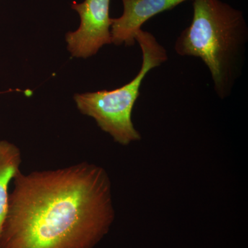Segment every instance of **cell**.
Segmentation results:
<instances>
[{
  "mask_svg": "<svg viewBox=\"0 0 248 248\" xmlns=\"http://www.w3.org/2000/svg\"><path fill=\"white\" fill-rule=\"evenodd\" d=\"M0 248H93L115 217L101 166L81 162L15 176Z\"/></svg>",
  "mask_w": 248,
  "mask_h": 248,
  "instance_id": "cell-1",
  "label": "cell"
},
{
  "mask_svg": "<svg viewBox=\"0 0 248 248\" xmlns=\"http://www.w3.org/2000/svg\"><path fill=\"white\" fill-rule=\"evenodd\" d=\"M190 26L174 45L180 56L200 58L218 97L231 96L246 61L248 27L244 13L221 0H192Z\"/></svg>",
  "mask_w": 248,
  "mask_h": 248,
  "instance_id": "cell-2",
  "label": "cell"
},
{
  "mask_svg": "<svg viewBox=\"0 0 248 248\" xmlns=\"http://www.w3.org/2000/svg\"><path fill=\"white\" fill-rule=\"evenodd\" d=\"M135 41L141 49L143 62L138 74L132 81L112 91L76 94L74 97L80 112L94 119L103 131L122 146L141 140L132 121L134 106L148 73L169 60L166 48L151 32L140 29Z\"/></svg>",
  "mask_w": 248,
  "mask_h": 248,
  "instance_id": "cell-3",
  "label": "cell"
},
{
  "mask_svg": "<svg viewBox=\"0 0 248 248\" xmlns=\"http://www.w3.org/2000/svg\"><path fill=\"white\" fill-rule=\"evenodd\" d=\"M110 0H84L73 2L72 8L79 14L78 30L66 34L68 49L73 57L87 58L97 54L104 45H110L112 18L109 16Z\"/></svg>",
  "mask_w": 248,
  "mask_h": 248,
  "instance_id": "cell-4",
  "label": "cell"
},
{
  "mask_svg": "<svg viewBox=\"0 0 248 248\" xmlns=\"http://www.w3.org/2000/svg\"><path fill=\"white\" fill-rule=\"evenodd\" d=\"M123 14L112 19L111 41L116 46H131L142 26L156 15L174 9L188 0H122Z\"/></svg>",
  "mask_w": 248,
  "mask_h": 248,
  "instance_id": "cell-5",
  "label": "cell"
},
{
  "mask_svg": "<svg viewBox=\"0 0 248 248\" xmlns=\"http://www.w3.org/2000/svg\"><path fill=\"white\" fill-rule=\"evenodd\" d=\"M22 154L14 143L0 141V234L9 205V186L20 171Z\"/></svg>",
  "mask_w": 248,
  "mask_h": 248,
  "instance_id": "cell-6",
  "label": "cell"
}]
</instances>
